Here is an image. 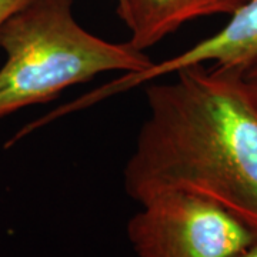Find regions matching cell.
<instances>
[{
  "instance_id": "1",
  "label": "cell",
  "mask_w": 257,
  "mask_h": 257,
  "mask_svg": "<svg viewBox=\"0 0 257 257\" xmlns=\"http://www.w3.org/2000/svg\"><path fill=\"white\" fill-rule=\"evenodd\" d=\"M146 87L147 117L123 183L139 204L184 193L220 206L257 236V106L240 69L204 64Z\"/></svg>"
},
{
  "instance_id": "2",
  "label": "cell",
  "mask_w": 257,
  "mask_h": 257,
  "mask_svg": "<svg viewBox=\"0 0 257 257\" xmlns=\"http://www.w3.org/2000/svg\"><path fill=\"white\" fill-rule=\"evenodd\" d=\"M0 119L46 103L107 72L133 73L153 64L128 42L116 43L83 28L73 0H32L0 26Z\"/></svg>"
},
{
  "instance_id": "3",
  "label": "cell",
  "mask_w": 257,
  "mask_h": 257,
  "mask_svg": "<svg viewBox=\"0 0 257 257\" xmlns=\"http://www.w3.org/2000/svg\"><path fill=\"white\" fill-rule=\"evenodd\" d=\"M127 239L138 257H237L257 236L214 203L165 193L140 204Z\"/></svg>"
},
{
  "instance_id": "4",
  "label": "cell",
  "mask_w": 257,
  "mask_h": 257,
  "mask_svg": "<svg viewBox=\"0 0 257 257\" xmlns=\"http://www.w3.org/2000/svg\"><path fill=\"white\" fill-rule=\"evenodd\" d=\"M257 55V0H247L230 15L226 26L182 53L153 62L142 72L126 74L130 89L167 77L192 66L213 62V66L241 69Z\"/></svg>"
},
{
  "instance_id": "5",
  "label": "cell",
  "mask_w": 257,
  "mask_h": 257,
  "mask_svg": "<svg viewBox=\"0 0 257 257\" xmlns=\"http://www.w3.org/2000/svg\"><path fill=\"white\" fill-rule=\"evenodd\" d=\"M247 0H124L116 9L139 50L159 43L184 23L216 15H231Z\"/></svg>"
},
{
  "instance_id": "6",
  "label": "cell",
  "mask_w": 257,
  "mask_h": 257,
  "mask_svg": "<svg viewBox=\"0 0 257 257\" xmlns=\"http://www.w3.org/2000/svg\"><path fill=\"white\" fill-rule=\"evenodd\" d=\"M240 70H241L243 82L246 84L254 104L257 106V55L244 67H241Z\"/></svg>"
},
{
  "instance_id": "7",
  "label": "cell",
  "mask_w": 257,
  "mask_h": 257,
  "mask_svg": "<svg viewBox=\"0 0 257 257\" xmlns=\"http://www.w3.org/2000/svg\"><path fill=\"white\" fill-rule=\"evenodd\" d=\"M32 0H0V26Z\"/></svg>"
},
{
  "instance_id": "8",
  "label": "cell",
  "mask_w": 257,
  "mask_h": 257,
  "mask_svg": "<svg viewBox=\"0 0 257 257\" xmlns=\"http://www.w3.org/2000/svg\"><path fill=\"white\" fill-rule=\"evenodd\" d=\"M237 257H257V241L253 243L248 248H246L243 253H240Z\"/></svg>"
},
{
  "instance_id": "9",
  "label": "cell",
  "mask_w": 257,
  "mask_h": 257,
  "mask_svg": "<svg viewBox=\"0 0 257 257\" xmlns=\"http://www.w3.org/2000/svg\"><path fill=\"white\" fill-rule=\"evenodd\" d=\"M123 3H124V0H116V5H117V8H116V9H119L120 6H123Z\"/></svg>"
}]
</instances>
